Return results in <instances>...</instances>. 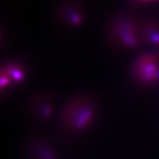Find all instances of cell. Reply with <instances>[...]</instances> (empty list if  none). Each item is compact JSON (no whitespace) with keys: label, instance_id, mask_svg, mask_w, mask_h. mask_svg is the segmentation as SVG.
I'll return each instance as SVG.
<instances>
[{"label":"cell","instance_id":"1","mask_svg":"<svg viewBox=\"0 0 159 159\" xmlns=\"http://www.w3.org/2000/svg\"><path fill=\"white\" fill-rule=\"evenodd\" d=\"M140 21V18L132 11L115 17L109 29L110 40L114 46L129 50H136L142 47Z\"/></svg>","mask_w":159,"mask_h":159},{"label":"cell","instance_id":"2","mask_svg":"<svg viewBox=\"0 0 159 159\" xmlns=\"http://www.w3.org/2000/svg\"><path fill=\"white\" fill-rule=\"evenodd\" d=\"M131 71L143 84L159 83V50H152L138 56L132 63Z\"/></svg>","mask_w":159,"mask_h":159},{"label":"cell","instance_id":"3","mask_svg":"<svg viewBox=\"0 0 159 159\" xmlns=\"http://www.w3.org/2000/svg\"><path fill=\"white\" fill-rule=\"evenodd\" d=\"M94 110L91 104L84 99L76 100L67 107L63 116L64 125L73 131L84 129L91 122Z\"/></svg>","mask_w":159,"mask_h":159},{"label":"cell","instance_id":"4","mask_svg":"<svg viewBox=\"0 0 159 159\" xmlns=\"http://www.w3.org/2000/svg\"><path fill=\"white\" fill-rule=\"evenodd\" d=\"M139 27L143 45L159 50V19L153 17L140 18Z\"/></svg>","mask_w":159,"mask_h":159},{"label":"cell","instance_id":"5","mask_svg":"<svg viewBox=\"0 0 159 159\" xmlns=\"http://www.w3.org/2000/svg\"><path fill=\"white\" fill-rule=\"evenodd\" d=\"M1 73L5 74L11 82L14 83L23 81L25 77V73L23 67L17 63L6 64L1 69Z\"/></svg>","mask_w":159,"mask_h":159},{"label":"cell","instance_id":"6","mask_svg":"<svg viewBox=\"0 0 159 159\" xmlns=\"http://www.w3.org/2000/svg\"><path fill=\"white\" fill-rule=\"evenodd\" d=\"M133 6H148L159 2V0H127Z\"/></svg>","mask_w":159,"mask_h":159}]
</instances>
